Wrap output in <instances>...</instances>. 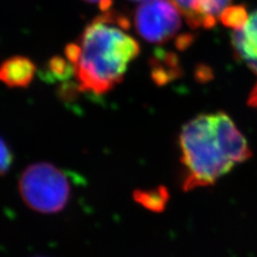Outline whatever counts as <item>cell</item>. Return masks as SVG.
Wrapping results in <instances>:
<instances>
[{"instance_id": "3", "label": "cell", "mask_w": 257, "mask_h": 257, "mask_svg": "<svg viewBox=\"0 0 257 257\" xmlns=\"http://www.w3.org/2000/svg\"><path fill=\"white\" fill-rule=\"evenodd\" d=\"M19 193L32 210L55 213L64 209L71 198V184L62 170L47 162L29 166L19 178Z\"/></svg>"}, {"instance_id": "8", "label": "cell", "mask_w": 257, "mask_h": 257, "mask_svg": "<svg viewBox=\"0 0 257 257\" xmlns=\"http://www.w3.org/2000/svg\"><path fill=\"white\" fill-rule=\"evenodd\" d=\"M136 202L153 212H162L170 200V193L165 186L152 190H137L133 193Z\"/></svg>"}, {"instance_id": "5", "label": "cell", "mask_w": 257, "mask_h": 257, "mask_svg": "<svg viewBox=\"0 0 257 257\" xmlns=\"http://www.w3.org/2000/svg\"><path fill=\"white\" fill-rule=\"evenodd\" d=\"M189 26L211 29L220 20L231 0H172Z\"/></svg>"}, {"instance_id": "9", "label": "cell", "mask_w": 257, "mask_h": 257, "mask_svg": "<svg viewBox=\"0 0 257 257\" xmlns=\"http://www.w3.org/2000/svg\"><path fill=\"white\" fill-rule=\"evenodd\" d=\"M155 61L152 75L156 84L164 85L177 77L178 66L175 55H160Z\"/></svg>"}, {"instance_id": "13", "label": "cell", "mask_w": 257, "mask_h": 257, "mask_svg": "<svg viewBox=\"0 0 257 257\" xmlns=\"http://www.w3.org/2000/svg\"><path fill=\"white\" fill-rule=\"evenodd\" d=\"M133 1H145V0H133Z\"/></svg>"}, {"instance_id": "7", "label": "cell", "mask_w": 257, "mask_h": 257, "mask_svg": "<svg viewBox=\"0 0 257 257\" xmlns=\"http://www.w3.org/2000/svg\"><path fill=\"white\" fill-rule=\"evenodd\" d=\"M35 73L36 66L24 56H14L0 64V81L11 88H26Z\"/></svg>"}, {"instance_id": "2", "label": "cell", "mask_w": 257, "mask_h": 257, "mask_svg": "<svg viewBox=\"0 0 257 257\" xmlns=\"http://www.w3.org/2000/svg\"><path fill=\"white\" fill-rule=\"evenodd\" d=\"M179 146L184 191L213 185L234 165L252 156L246 138L224 111L200 114L185 124Z\"/></svg>"}, {"instance_id": "10", "label": "cell", "mask_w": 257, "mask_h": 257, "mask_svg": "<svg viewBox=\"0 0 257 257\" xmlns=\"http://www.w3.org/2000/svg\"><path fill=\"white\" fill-rule=\"evenodd\" d=\"M248 13L245 6L236 5V6H229L221 15V22L232 29L233 31H237L246 25L248 20Z\"/></svg>"}, {"instance_id": "1", "label": "cell", "mask_w": 257, "mask_h": 257, "mask_svg": "<svg viewBox=\"0 0 257 257\" xmlns=\"http://www.w3.org/2000/svg\"><path fill=\"white\" fill-rule=\"evenodd\" d=\"M128 28L127 19L107 11L65 49L79 91L103 94L123 80L128 65L140 53Z\"/></svg>"}, {"instance_id": "11", "label": "cell", "mask_w": 257, "mask_h": 257, "mask_svg": "<svg viewBox=\"0 0 257 257\" xmlns=\"http://www.w3.org/2000/svg\"><path fill=\"white\" fill-rule=\"evenodd\" d=\"M14 160V156L8 144L0 138V176L9 171Z\"/></svg>"}, {"instance_id": "6", "label": "cell", "mask_w": 257, "mask_h": 257, "mask_svg": "<svg viewBox=\"0 0 257 257\" xmlns=\"http://www.w3.org/2000/svg\"><path fill=\"white\" fill-rule=\"evenodd\" d=\"M231 43L238 55L257 77V11L251 14L242 29L233 31Z\"/></svg>"}, {"instance_id": "4", "label": "cell", "mask_w": 257, "mask_h": 257, "mask_svg": "<svg viewBox=\"0 0 257 257\" xmlns=\"http://www.w3.org/2000/svg\"><path fill=\"white\" fill-rule=\"evenodd\" d=\"M180 12L172 0H145L135 14L140 37L152 43H164L181 28Z\"/></svg>"}, {"instance_id": "12", "label": "cell", "mask_w": 257, "mask_h": 257, "mask_svg": "<svg viewBox=\"0 0 257 257\" xmlns=\"http://www.w3.org/2000/svg\"><path fill=\"white\" fill-rule=\"evenodd\" d=\"M84 1L92 4H96L103 12L109 11L112 4V0H84Z\"/></svg>"}]
</instances>
